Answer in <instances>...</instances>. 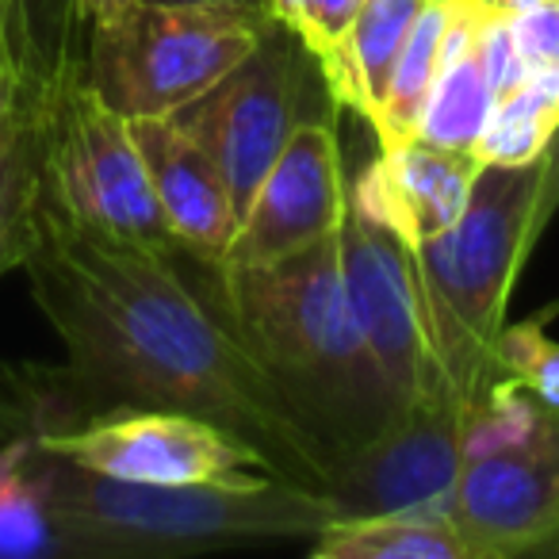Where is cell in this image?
I'll use <instances>...</instances> for the list:
<instances>
[{"label":"cell","mask_w":559,"mask_h":559,"mask_svg":"<svg viewBox=\"0 0 559 559\" xmlns=\"http://www.w3.org/2000/svg\"><path fill=\"white\" fill-rule=\"evenodd\" d=\"M24 276L66 360L119 406L215 421L280 479L326 490L330 456L185 280L177 246L85 226L43 192Z\"/></svg>","instance_id":"cell-1"},{"label":"cell","mask_w":559,"mask_h":559,"mask_svg":"<svg viewBox=\"0 0 559 559\" xmlns=\"http://www.w3.org/2000/svg\"><path fill=\"white\" fill-rule=\"evenodd\" d=\"M185 280L238 337L330 467L403 414L349 304L342 230L299 253L226 264L177 246Z\"/></svg>","instance_id":"cell-2"},{"label":"cell","mask_w":559,"mask_h":559,"mask_svg":"<svg viewBox=\"0 0 559 559\" xmlns=\"http://www.w3.org/2000/svg\"><path fill=\"white\" fill-rule=\"evenodd\" d=\"M47 556L177 559L249 544L314 540L337 521L319 490L280 475L238 483H134L88 472L47 449L20 452Z\"/></svg>","instance_id":"cell-3"},{"label":"cell","mask_w":559,"mask_h":559,"mask_svg":"<svg viewBox=\"0 0 559 559\" xmlns=\"http://www.w3.org/2000/svg\"><path fill=\"white\" fill-rule=\"evenodd\" d=\"M544 180L548 150L533 162H483L456 223L418 246L437 357L467 411L502 383L506 304L528 246L548 223Z\"/></svg>","instance_id":"cell-4"},{"label":"cell","mask_w":559,"mask_h":559,"mask_svg":"<svg viewBox=\"0 0 559 559\" xmlns=\"http://www.w3.org/2000/svg\"><path fill=\"white\" fill-rule=\"evenodd\" d=\"M449 518L472 559L536 556L559 536V399L495 395L472 411Z\"/></svg>","instance_id":"cell-5"},{"label":"cell","mask_w":559,"mask_h":559,"mask_svg":"<svg viewBox=\"0 0 559 559\" xmlns=\"http://www.w3.org/2000/svg\"><path fill=\"white\" fill-rule=\"evenodd\" d=\"M276 12L238 4H134L88 27L85 73L127 119L177 116L246 62Z\"/></svg>","instance_id":"cell-6"},{"label":"cell","mask_w":559,"mask_h":559,"mask_svg":"<svg viewBox=\"0 0 559 559\" xmlns=\"http://www.w3.org/2000/svg\"><path fill=\"white\" fill-rule=\"evenodd\" d=\"M342 264L353 314L403 414L418 406L460 403L437 357L418 246L391 207L380 154L345 188Z\"/></svg>","instance_id":"cell-7"},{"label":"cell","mask_w":559,"mask_h":559,"mask_svg":"<svg viewBox=\"0 0 559 559\" xmlns=\"http://www.w3.org/2000/svg\"><path fill=\"white\" fill-rule=\"evenodd\" d=\"M337 108L342 104L322 62L284 20H276L246 62L234 66L218 85L195 96L173 119L223 173L241 223L257 185L284 154L292 134L307 123H326Z\"/></svg>","instance_id":"cell-8"},{"label":"cell","mask_w":559,"mask_h":559,"mask_svg":"<svg viewBox=\"0 0 559 559\" xmlns=\"http://www.w3.org/2000/svg\"><path fill=\"white\" fill-rule=\"evenodd\" d=\"M47 192L78 223L150 246H177L150 188L131 123L93 88L85 66L58 58L43 85Z\"/></svg>","instance_id":"cell-9"},{"label":"cell","mask_w":559,"mask_h":559,"mask_svg":"<svg viewBox=\"0 0 559 559\" xmlns=\"http://www.w3.org/2000/svg\"><path fill=\"white\" fill-rule=\"evenodd\" d=\"M467 433L472 411L464 403L399 414L383 433L334 460L322 498L334 506L337 521L444 510L464 472Z\"/></svg>","instance_id":"cell-10"},{"label":"cell","mask_w":559,"mask_h":559,"mask_svg":"<svg viewBox=\"0 0 559 559\" xmlns=\"http://www.w3.org/2000/svg\"><path fill=\"white\" fill-rule=\"evenodd\" d=\"M43 449L134 483H238L272 475L253 449L215 421L162 406H119Z\"/></svg>","instance_id":"cell-11"},{"label":"cell","mask_w":559,"mask_h":559,"mask_svg":"<svg viewBox=\"0 0 559 559\" xmlns=\"http://www.w3.org/2000/svg\"><path fill=\"white\" fill-rule=\"evenodd\" d=\"M345 162L334 119L307 123L292 134L284 154L257 185L230 246L218 261L261 264L299 253L342 230L345 218Z\"/></svg>","instance_id":"cell-12"},{"label":"cell","mask_w":559,"mask_h":559,"mask_svg":"<svg viewBox=\"0 0 559 559\" xmlns=\"http://www.w3.org/2000/svg\"><path fill=\"white\" fill-rule=\"evenodd\" d=\"M127 123L177 246L218 261L238 230V211L223 173L173 116L127 119Z\"/></svg>","instance_id":"cell-13"},{"label":"cell","mask_w":559,"mask_h":559,"mask_svg":"<svg viewBox=\"0 0 559 559\" xmlns=\"http://www.w3.org/2000/svg\"><path fill=\"white\" fill-rule=\"evenodd\" d=\"M495 104L498 88L483 55V0H452L441 66L414 134L437 146L475 154Z\"/></svg>","instance_id":"cell-14"},{"label":"cell","mask_w":559,"mask_h":559,"mask_svg":"<svg viewBox=\"0 0 559 559\" xmlns=\"http://www.w3.org/2000/svg\"><path fill=\"white\" fill-rule=\"evenodd\" d=\"M380 165L399 223L414 246H421L460 218L483 162L467 150H449L411 134L380 150Z\"/></svg>","instance_id":"cell-15"},{"label":"cell","mask_w":559,"mask_h":559,"mask_svg":"<svg viewBox=\"0 0 559 559\" xmlns=\"http://www.w3.org/2000/svg\"><path fill=\"white\" fill-rule=\"evenodd\" d=\"M108 399L66 365H12L0 360V444H43L78 433L108 414Z\"/></svg>","instance_id":"cell-16"},{"label":"cell","mask_w":559,"mask_h":559,"mask_svg":"<svg viewBox=\"0 0 559 559\" xmlns=\"http://www.w3.org/2000/svg\"><path fill=\"white\" fill-rule=\"evenodd\" d=\"M426 4L429 0H360L357 20L345 35L342 62L330 78V88H334L342 108L357 111L365 119L368 131L380 119L395 62Z\"/></svg>","instance_id":"cell-17"},{"label":"cell","mask_w":559,"mask_h":559,"mask_svg":"<svg viewBox=\"0 0 559 559\" xmlns=\"http://www.w3.org/2000/svg\"><path fill=\"white\" fill-rule=\"evenodd\" d=\"M319 559H472L449 510L334 521L311 540Z\"/></svg>","instance_id":"cell-18"},{"label":"cell","mask_w":559,"mask_h":559,"mask_svg":"<svg viewBox=\"0 0 559 559\" xmlns=\"http://www.w3.org/2000/svg\"><path fill=\"white\" fill-rule=\"evenodd\" d=\"M50 70V66H47ZM43 73L39 88L20 111L9 142L0 146V276L20 269L35 238V211L47 192V162H43Z\"/></svg>","instance_id":"cell-19"},{"label":"cell","mask_w":559,"mask_h":559,"mask_svg":"<svg viewBox=\"0 0 559 559\" xmlns=\"http://www.w3.org/2000/svg\"><path fill=\"white\" fill-rule=\"evenodd\" d=\"M449 16H452V0H429L426 9H421V16L414 20L403 55L395 62V73H391L388 100H383L380 119L372 127L380 150L395 146V142L411 139L418 131L421 108H426V96L433 88L437 66H441Z\"/></svg>","instance_id":"cell-20"},{"label":"cell","mask_w":559,"mask_h":559,"mask_svg":"<svg viewBox=\"0 0 559 559\" xmlns=\"http://www.w3.org/2000/svg\"><path fill=\"white\" fill-rule=\"evenodd\" d=\"M559 131V70H533L495 104L475 157L479 162H533Z\"/></svg>","instance_id":"cell-21"},{"label":"cell","mask_w":559,"mask_h":559,"mask_svg":"<svg viewBox=\"0 0 559 559\" xmlns=\"http://www.w3.org/2000/svg\"><path fill=\"white\" fill-rule=\"evenodd\" d=\"M357 9L360 0H276V16L311 47V55L326 70V81L342 62L345 35L357 20Z\"/></svg>","instance_id":"cell-22"},{"label":"cell","mask_w":559,"mask_h":559,"mask_svg":"<svg viewBox=\"0 0 559 559\" xmlns=\"http://www.w3.org/2000/svg\"><path fill=\"white\" fill-rule=\"evenodd\" d=\"M24 444H0V556H47V533L20 475Z\"/></svg>","instance_id":"cell-23"},{"label":"cell","mask_w":559,"mask_h":559,"mask_svg":"<svg viewBox=\"0 0 559 559\" xmlns=\"http://www.w3.org/2000/svg\"><path fill=\"white\" fill-rule=\"evenodd\" d=\"M513 39L525 58L528 73L533 70H559V0L551 4H533L510 16Z\"/></svg>","instance_id":"cell-24"},{"label":"cell","mask_w":559,"mask_h":559,"mask_svg":"<svg viewBox=\"0 0 559 559\" xmlns=\"http://www.w3.org/2000/svg\"><path fill=\"white\" fill-rule=\"evenodd\" d=\"M134 4H142V0H70L73 16H78L85 27L108 24V20L123 16L127 9H134Z\"/></svg>","instance_id":"cell-25"},{"label":"cell","mask_w":559,"mask_h":559,"mask_svg":"<svg viewBox=\"0 0 559 559\" xmlns=\"http://www.w3.org/2000/svg\"><path fill=\"white\" fill-rule=\"evenodd\" d=\"M146 4H238V9L276 12V0H146Z\"/></svg>","instance_id":"cell-26"},{"label":"cell","mask_w":559,"mask_h":559,"mask_svg":"<svg viewBox=\"0 0 559 559\" xmlns=\"http://www.w3.org/2000/svg\"><path fill=\"white\" fill-rule=\"evenodd\" d=\"M487 9H495V12H506V16H513V12L521 9V0H483Z\"/></svg>","instance_id":"cell-27"},{"label":"cell","mask_w":559,"mask_h":559,"mask_svg":"<svg viewBox=\"0 0 559 559\" xmlns=\"http://www.w3.org/2000/svg\"><path fill=\"white\" fill-rule=\"evenodd\" d=\"M536 556H559V536H556V540H548V544H544V548L536 551Z\"/></svg>","instance_id":"cell-28"},{"label":"cell","mask_w":559,"mask_h":559,"mask_svg":"<svg viewBox=\"0 0 559 559\" xmlns=\"http://www.w3.org/2000/svg\"><path fill=\"white\" fill-rule=\"evenodd\" d=\"M533 4H551V0H521V9H533ZM518 9V12H521Z\"/></svg>","instance_id":"cell-29"}]
</instances>
